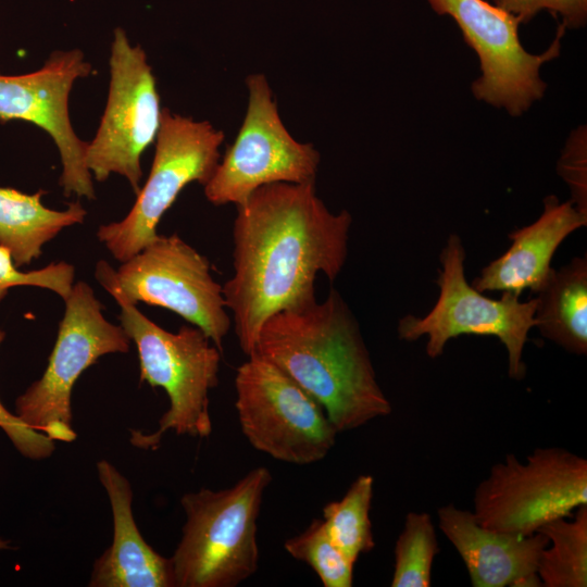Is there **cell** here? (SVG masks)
Segmentation results:
<instances>
[{"mask_svg": "<svg viewBox=\"0 0 587 587\" xmlns=\"http://www.w3.org/2000/svg\"><path fill=\"white\" fill-rule=\"evenodd\" d=\"M235 389L240 429L255 450L305 465L334 447L338 432L322 405L267 360L248 357L237 367Z\"/></svg>", "mask_w": 587, "mask_h": 587, "instance_id": "obj_9", "label": "cell"}, {"mask_svg": "<svg viewBox=\"0 0 587 587\" xmlns=\"http://www.w3.org/2000/svg\"><path fill=\"white\" fill-rule=\"evenodd\" d=\"M10 548V541L0 538V550L9 549Z\"/></svg>", "mask_w": 587, "mask_h": 587, "instance_id": "obj_28", "label": "cell"}, {"mask_svg": "<svg viewBox=\"0 0 587 587\" xmlns=\"http://www.w3.org/2000/svg\"><path fill=\"white\" fill-rule=\"evenodd\" d=\"M75 267L66 262L51 263L40 270L23 272L14 264L10 251L0 246V300L15 286H35L52 290L63 300L70 295Z\"/></svg>", "mask_w": 587, "mask_h": 587, "instance_id": "obj_24", "label": "cell"}, {"mask_svg": "<svg viewBox=\"0 0 587 587\" xmlns=\"http://www.w3.org/2000/svg\"><path fill=\"white\" fill-rule=\"evenodd\" d=\"M494 5L528 23L547 10L559 15L565 29H577L587 22V0H487Z\"/></svg>", "mask_w": 587, "mask_h": 587, "instance_id": "obj_25", "label": "cell"}, {"mask_svg": "<svg viewBox=\"0 0 587 587\" xmlns=\"http://www.w3.org/2000/svg\"><path fill=\"white\" fill-rule=\"evenodd\" d=\"M115 301L121 307V326L137 347L140 382L163 388L170 401L159 428L150 434L132 432V445L155 449L167 430L178 436L209 437V392L218 383L222 351L197 326L183 325L177 333H171L135 304Z\"/></svg>", "mask_w": 587, "mask_h": 587, "instance_id": "obj_4", "label": "cell"}, {"mask_svg": "<svg viewBox=\"0 0 587 587\" xmlns=\"http://www.w3.org/2000/svg\"><path fill=\"white\" fill-rule=\"evenodd\" d=\"M45 193L0 187V246L10 251L17 267L30 264L41 255L46 242L63 228L83 223L87 215L79 201L62 211L47 208L41 201Z\"/></svg>", "mask_w": 587, "mask_h": 587, "instance_id": "obj_18", "label": "cell"}, {"mask_svg": "<svg viewBox=\"0 0 587 587\" xmlns=\"http://www.w3.org/2000/svg\"><path fill=\"white\" fill-rule=\"evenodd\" d=\"M246 86L248 103L242 124L203 186L207 200L214 205L237 207L270 184L315 182L319 170V151L288 132L266 77L250 74Z\"/></svg>", "mask_w": 587, "mask_h": 587, "instance_id": "obj_11", "label": "cell"}, {"mask_svg": "<svg viewBox=\"0 0 587 587\" xmlns=\"http://www.w3.org/2000/svg\"><path fill=\"white\" fill-rule=\"evenodd\" d=\"M65 310L42 376L15 401V414L52 440L72 442V390L83 372L109 353L128 352L130 338L110 323L92 288L77 282L64 299Z\"/></svg>", "mask_w": 587, "mask_h": 587, "instance_id": "obj_8", "label": "cell"}, {"mask_svg": "<svg viewBox=\"0 0 587 587\" xmlns=\"http://www.w3.org/2000/svg\"><path fill=\"white\" fill-rule=\"evenodd\" d=\"M91 71L84 52L74 48L52 52L37 71L0 74V122H28L50 135L61 157L59 184L64 195L88 200L96 198L92 175L85 161L88 142L72 126L68 97L74 83Z\"/></svg>", "mask_w": 587, "mask_h": 587, "instance_id": "obj_14", "label": "cell"}, {"mask_svg": "<svg viewBox=\"0 0 587 587\" xmlns=\"http://www.w3.org/2000/svg\"><path fill=\"white\" fill-rule=\"evenodd\" d=\"M109 67L107 104L85 161L97 182L118 174L137 195L141 154L155 142L160 128V96L145 50L133 46L122 28L114 30Z\"/></svg>", "mask_w": 587, "mask_h": 587, "instance_id": "obj_13", "label": "cell"}, {"mask_svg": "<svg viewBox=\"0 0 587 587\" xmlns=\"http://www.w3.org/2000/svg\"><path fill=\"white\" fill-rule=\"evenodd\" d=\"M439 15H449L479 60L482 75L472 84L474 97L511 116H521L540 100L547 84L541 66L558 58L565 27L560 23L551 45L540 54L521 43V20L487 0H427Z\"/></svg>", "mask_w": 587, "mask_h": 587, "instance_id": "obj_12", "label": "cell"}, {"mask_svg": "<svg viewBox=\"0 0 587 587\" xmlns=\"http://www.w3.org/2000/svg\"><path fill=\"white\" fill-rule=\"evenodd\" d=\"M352 216L333 213L315 182L275 183L237 205L232 277L222 286L240 349L253 354L260 329L275 313L316 301L319 273L330 282L348 257Z\"/></svg>", "mask_w": 587, "mask_h": 587, "instance_id": "obj_1", "label": "cell"}, {"mask_svg": "<svg viewBox=\"0 0 587 587\" xmlns=\"http://www.w3.org/2000/svg\"><path fill=\"white\" fill-rule=\"evenodd\" d=\"M587 225L571 200L561 202L550 195L544 199V211L532 224L511 232V246L486 265L472 286L480 292L502 291L521 296L525 290L537 294L550 272L560 245L575 230Z\"/></svg>", "mask_w": 587, "mask_h": 587, "instance_id": "obj_16", "label": "cell"}, {"mask_svg": "<svg viewBox=\"0 0 587 587\" xmlns=\"http://www.w3.org/2000/svg\"><path fill=\"white\" fill-rule=\"evenodd\" d=\"M436 284L439 297L423 317L405 315L398 322V336L414 341L427 336L426 353L436 359L447 342L460 335L497 337L508 352V373L522 379L526 372L524 346L535 327L536 298L521 301L519 296L502 292L500 299L483 295L465 277V249L459 235L450 234L442 248Z\"/></svg>", "mask_w": 587, "mask_h": 587, "instance_id": "obj_6", "label": "cell"}, {"mask_svg": "<svg viewBox=\"0 0 587 587\" xmlns=\"http://www.w3.org/2000/svg\"><path fill=\"white\" fill-rule=\"evenodd\" d=\"M271 480L258 466L228 488L183 495L186 521L170 558L175 587H235L257 572L258 517Z\"/></svg>", "mask_w": 587, "mask_h": 587, "instance_id": "obj_3", "label": "cell"}, {"mask_svg": "<svg viewBox=\"0 0 587 587\" xmlns=\"http://www.w3.org/2000/svg\"><path fill=\"white\" fill-rule=\"evenodd\" d=\"M587 504V460L560 447L537 448L525 462L496 463L474 494L473 514L489 529L530 535Z\"/></svg>", "mask_w": 587, "mask_h": 587, "instance_id": "obj_7", "label": "cell"}, {"mask_svg": "<svg viewBox=\"0 0 587 587\" xmlns=\"http://www.w3.org/2000/svg\"><path fill=\"white\" fill-rule=\"evenodd\" d=\"M224 138L208 121L162 109L151 170L133 208L123 220L97 230L99 241L117 261H127L158 237L159 222L188 184L208 183Z\"/></svg>", "mask_w": 587, "mask_h": 587, "instance_id": "obj_10", "label": "cell"}, {"mask_svg": "<svg viewBox=\"0 0 587 587\" xmlns=\"http://www.w3.org/2000/svg\"><path fill=\"white\" fill-rule=\"evenodd\" d=\"M549 540L539 555L537 575L545 587L587 586V504L571 521L559 517L545 524Z\"/></svg>", "mask_w": 587, "mask_h": 587, "instance_id": "obj_20", "label": "cell"}, {"mask_svg": "<svg viewBox=\"0 0 587 587\" xmlns=\"http://www.w3.org/2000/svg\"><path fill=\"white\" fill-rule=\"evenodd\" d=\"M98 477L112 510L113 540L93 562L90 587H175L170 558L141 536L133 515L129 480L109 461L97 462Z\"/></svg>", "mask_w": 587, "mask_h": 587, "instance_id": "obj_17", "label": "cell"}, {"mask_svg": "<svg viewBox=\"0 0 587 587\" xmlns=\"http://www.w3.org/2000/svg\"><path fill=\"white\" fill-rule=\"evenodd\" d=\"M5 333L0 330V345ZM0 427L17 451L27 459L39 461L49 458L54 449V440L43 433L28 427L16 414L9 412L0 402Z\"/></svg>", "mask_w": 587, "mask_h": 587, "instance_id": "obj_27", "label": "cell"}, {"mask_svg": "<svg viewBox=\"0 0 587 587\" xmlns=\"http://www.w3.org/2000/svg\"><path fill=\"white\" fill-rule=\"evenodd\" d=\"M209 260L177 234L158 235L117 271L100 260L96 278L114 298L165 308L199 327L222 351L232 327L222 285Z\"/></svg>", "mask_w": 587, "mask_h": 587, "instance_id": "obj_5", "label": "cell"}, {"mask_svg": "<svg viewBox=\"0 0 587 587\" xmlns=\"http://www.w3.org/2000/svg\"><path fill=\"white\" fill-rule=\"evenodd\" d=\"M374 478L358 476L340 500L323 508V523L333 544L353 563L375 547L370 509Z\"/></svg>", "mask_w": 587, "mask_h": 587, "instance_id": "obj_21", "label": "cell"}, {"mask_svg": "<svg viewBox=\"0 0 587 587\" xmlns=\"http://www.w3.org/2000/svg\"><path fill=\"white\" fill-rule=\"evenodd\" d=\"M438 541L430 515L409 512L395 546L392 587H428Z\"/></svg>", "mask_w": 587, "mask_h": 587, "instance_id": "obj_22", "label": "cell"}, {"mask_svg": "<svg viewBox=\"0 0 587 587\" xmlns=\"http://www.w3.org/2000/svg\"><path fill=\"white\" fill-rule=\"evenodd\" d=\"M535 327L566 351L587 353V259L573 258L552 268L536 294Z\"/></svg>", "mask_w": 587, "mask_h": 587, "instance_id": "obj_19", "label": "cell"}, {"mask_svg": "<svg viewBox=\"0 0 587 587\" xmlns=\"http://www.w3.org/2000/svg\"><path fill=\"white\" fill-rule=\"evenodd\" d=\"M253 354L312 396L338 433L391 413L359 324L335 289L322 302L270 316Z\"/></svg>", "mask_w": 587, "mask_h": 587, "instance_id": "obj_2", "label": "cell"}, {"mask_svg": "<svg viewBox=\"0 0 587 587\" xmlns=\"http://www.w3.org/2000/svg\"><path fill=\"white\" fill-rule=\"evenodd\" d=\"M438 526L452 544L474 587L541 586L537 565L548 538L536 532L515 535L482 526L473 512L449 503L438 509Z\"/></svg>", "mask_w": 587, "mask_h": 587, "instance_id": "obj_15", "label": "cell"}, {"mask_svg": "<svg viewBox=\"0 0 587 587\" xmlns=\"http://www.w3.org/2000/svg\"><path fill=\"white\" fill-rule=\"evenodd\" d=\"M285 551L308 564L324 587H351L354 564L330 540L322 520L312 523L299 535L288 538Z\"/></svg>", "mask_w": 587, "mask_h": 587, "instance_id": "obj_23", "label": "cell"}, {"mask_svg": "<svg viewBox=\"0 0 587 587\" xmlns=\"http://www.w3.org/2000/svg\"><path fill=\"white\" fill-rule=\"evenodd\" d=\"M586 128L570 137L558 163V172L570 187L573 204L587 215Z\"/></svg>", "mask_w": 587, "mask_h": 587, "instance_id": "obj_26", "label": "cell"}]
</instances>
